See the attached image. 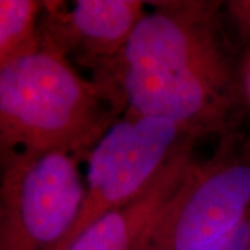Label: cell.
<instances>
[{
  "label": "cell",
  "mask_w": 250,
  "mask_h": 250,
  "mask_svg": "<svg viewBox=\"0 0 250 250\" xmlns=\"http://www.w3.org/2000/svg\"><path fill=\"white\" fill-rule=\"evenodd\" d=\"M197 250H250V211L232 232Z\"/></svg>",
  "instance_id": "8"
},
{
  "label": "cell",
  "mask_w": 250,
  "mask_h": 250,
  "mask_svg": "<svg viewBox=\"0 0 250 250\" xmlns=\"http://www.w3.org/2000/svg\"><path fill=\"white\" fill-rule=\"evenodd\" d=\"M114 90L81 77L67 56L42 47L0 67L1 157L62 152L88 157L116 123Z\"/></svg>",
  "instance_id": "2"
},
{
  "label": "cell",
  "mask_w": 250,
  "mask_h": 250,
  "mask_svg": "<svg viewBox=\"0 0 250 250\" xmlns=\"http://www.w3.org/2000/svg\"><path fill=\"white\" fill-rule=\"evenodd\" d=\"M78 161L62 152L1 157L0 250H64L85 193Z\"/></svg>",
  "instance_id": "4"
},
{
  "label": "cell",
  "mask_w": 250,
  "mask_h": 250,
  "mask_svg": "<svg viewBox=\"0 0 250 250\" xmlns=\"http://www.w3.org/2000/svg\"><path fill=\"white\" fill-rule=\"evenodd\" d=\"M45 9L41 46L93 62L118 60L146 14L138 0H77L64 13Z\"/></svg>",
  "instance_id": "5"
},
{
  "label": "cell",
  "mask_w": 250,
  "mask_h": 250,
  "mask_svg": "<svg viewBox=\"0 0 250 250\" xmlns=\"http://www.w3.org/2000/svg\"><path fill=\"white\" fill-rule=\"evenodd\" d=\"M250 211V145L224 138L205 163H193L149 224L135 250H197L224 238Z\"/></svg>",
  "instance_id": "3"
},
{
  "label": "cell",
  "mask_w": 250,
  "mask_h": 250,
  "mask_svg": "<svg viewBox=\"0 0 250 250\" xmlns=\"http://www.w3.org/2000/svg\"><path fill=\"white\" fill-rule=\"evenodd\" d=\"M192 145L193 141H189L179 147L141 195L99 218L67 250H135L149 224L195 163Z\"/></svg>",
  "instance_id": "6"
},
{
  "label": "cell",
  "mask_w": 250,
  "mask_h": 250,
  "mask_svg": "<svg viewBox=\"0 0 250 250\" xmlns=\"http://www.w3.org/2000/svg\"><path fill=\"white\" fill-rule=\"evenodd\" d=\"M42 1L0 0V67L41 49Z\"/></svg>",
  "instance_id": "7"
},
{
  "label": "cell",
  "mask_w": 250,
  "mask_h": 250,
  "mask_svg": "<svg viewBox=\"0 0 250 250\" xmlns=\"http://www.w3.org/2000/svg\"><path fill=\"white\" fill-rule=\"evenodd\" d=\"M113 62L126 113L171 121L195 136L215 132L232 107L218 46L215 1H159Z\"/></svg>",
  "instance_id": "1"
}]
</instances>
